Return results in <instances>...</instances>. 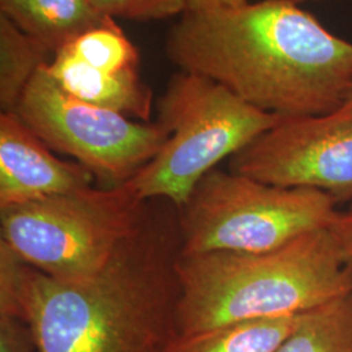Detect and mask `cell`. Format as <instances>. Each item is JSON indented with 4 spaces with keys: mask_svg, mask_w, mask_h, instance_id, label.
Here are the masks:
<instances>
[{
    "mask_svg": "<svg viewBox=\"0 0 352 352\" xmlns=\"http://www.w3.org/2000/svg\"><path fill=\"white\" fill-rule=\"evenodd\" d=\"M149 202L139 230L96 277L63 282L0 241V316L25 320L37 352H164L180 296L176 208Z\"/></svg>",
    "mask_w": 352,
    "mask_h": 352,
    "instance_id": "6da1fadb",
    "label": "cell"
},
{
    "mask_svg": "<svg viewBox=\"0 0 352 352\" xmlns=\"http://www.w3.org/2000/svg\"><path fill=\"white\" fill-rule=\"evenodd\" d=\"M166 52L180 71L282 118L331 113L352 98V42L292 0L187 11Z\"/></svg>",
    "mask_w": 352,
    "mask_h": 352,
    "instance_id": "7a4b0ae2",
    "label": "cell"
},
{
    "mask_svg": "<svg viewBox=\"0 0 352 352\" xmlns=\"http://www.w3.org/2000/svg\"><path fill=\"white\" fill-rule=\"evenodd\" d=\"M176 273L175 338L240 321L302 315L352 291L329 228L261 253L179 254Z\"/></svg>",
    "mask_w": 352,
    "mask_h": 352,
    "instance_id": "3957f363",
    "label": "cell"
},
{
    "mask_svg": "<svg viewBox=\"0 0 352 352\" xmlns=\"http://www.w3.org/2000/svg\"><path fill=\"white\" fill-rule=\"evenodd\" d=\"M157 107V122L168 131V139L129 182L144 201L162 200L176 209L219 162L280 119L206 77L183 71L171 78Z\"/></svg>",
    "mask_w": 352,
    "mask_h": 352,
    "instance_id": "277c9868",
    "label": "cell"
},
{
    "mask_svg": "<svg viewBox=\"0 0 352 352\" xmlns=\"http://www.w3.org/2000/svg\"><path fill=\"white\" fill-rule=\"evenodd\" d=\"M149 202L128 182L0 209L1 241L49 277L87 280L101 273L139 230Z\"/></svg>",
    "mask_w": 352,
    "mask_h": 352,
    "instance_id": "5b68a950",
    "label": "cell"
},
{
    "mask_svg": "<svg viewBox=\"0 0 352 352\" xmlns=\"http://www.w3.org/2000/svg\"><path fill=\"white\" fill-rule=\"evenodd\" d=\"M176 212L183 256L261 253L327 228L338 204L316 189L278 187L214 168Z\"/></svg>",
    "mask_w": 352,
    "mask_h": 352,
    "instance_id": "8992f818",
    "label": "cell"
},
{
    "mask_svg": "<svg viewBox=\"0 0 352 352\" xmlns=\"http://www.w3.org/2000/svg\"><path fill=\"white\" fill-rule=\"evenodd\" d=\"M42 67L16 113L51 151L69 155L104 188L119 187L149 164L168 139L160 122H133L123 113L77 100Z\"/></svg>",
    "mask_w": 352,
    "mask_h": 352,
    "instance_id": "52a82bcc",
    "label": "cell"
},
{
    "mask_svg": "<svg viewBox=\"0 0 352 352\" xmlns=\"http://www.w3.org/2000/svg\"><path fill=\"white\" fill-rule=\"evenodd\" d=\"M266 184L309 188L352 201V98L322 115L285 116L228 161Z\"/></svg>",
    "mask_w": 352,
    "mask_h": 352,
    "instance_id": "ba28073f",
    "label": "cell"
},
{
    "mask_svg": "<svg viewBox=\"0 0 352 352\" xmlns=\"http://www.w3.org/2000/svg\"><path fill=\"white\" fill-rule=\"evenodd\" d=\"M140 55L115 19L56 52L46 67L51 78L77 100L151 122L153 90L140 75Z\"/></svg>",
    "mask_w": 352,
    "mask_h": 352,
    "instance_id": "9c48e42d",
    "label": "cell"
},
{
    "mask_svg": "<svg viewBox=\"0 0 352 352\" xmlns=\"http://www.w3.org/2000/svg\"><path fill=\"white\" fill-rule=\"evenodd\" d=\"M96 177L64 161L26 126L16 111L0 113V209L93 187Z\"/></svg>",
    "mask_w": 352,
    "mask_h": 352,
    "instance_id": "30bf717a",
    "label": "cell"
},
{
    "mask_svg": "<svg viewBox=\"0 0 352 352\" xmlns=\"http://www.w3.org/2000/svg\"><path fill=\"white\" fill-rule=\"evenodd\" d=\"M0 13L54 55L107 17L90 0H0Z\"/></svg>",
    "mask_w": 352,
    "mask_h": 352,
    "instance_id": "8fae6325",
    "label": "cell"
},
{
    "mask_svg": "<svg viewBox=\"0 0 352 352\" xmlns=\"http://www.w3.org/2000/svg\"><path fill=\"white\" fill-rule=\"evenodd\" d=\"M302 315L240 321L174 338L164 352H276L298 327Z\"/></svg>",
    "mask_w": 352,
    "mask_h": 352,
    "instance_id": "7c38bea8",
    "label": "cell"
},
{
    "mask_svg": "<svg viewBox=\"0 0 352 352\" xmlns=\"http://www.w3.org/2000/svg\"><path fill=\"white\" fill-rule=\"evenodd\" d=\"M54 54L0 13V106L16 111L38 71L51 63Z\"/></svg>",
    "mask_w": 352,
    "mask_h": 352,
    "instance_id": "4fadbf2b",
    "label": "cell"
},
{
    "mask_svg": "<svg viewBox=\"0 0 352 352\" xmlns=\"http://www.w3.org/2000/svg\"><path fill=\"white\" fill-rule=\"evenodd\" d=\"M276 352H352V291L302 314Z\"/></svg>",
    "mask_w": 352,
    "mask_h": 352,
    "instance_id": "5bb4252c",
    "label": "cell"
},
{
    "mask_svg": "<svg viewBox=\"0 0 352 352\" xmlns=\"http://www.w3.org/2000/svg\"><path fill=\"white\" fill-rule=\"evenodd\" d=\"M90 3L103 16L135 21L164 20L187 12L186 0H90Z\"/></svg>",
    "mask_w": 352,
    "mask_h": 352,
    "instance_id": "9a60e30c",
    "label": "cell"
},
{
    "mask_svg": "<svg viewBox=\"0 0 352 352\" xmlns=\"http://www.w3.org/2000/svg\"><path fill=\"white\" fill-rule=\"evenodd\" d=\"M0 352H37L32 329L25 320L0 316Z\"/></svg>",
    "mask_w": 352,
    "mask_h": 352,
    "instance_id": "2e32d148",
    "label": "cell"
},
{
    "mask_svg": "<svg viewBox=\"0 0 352 352\" xmlns=\"http://www.w3.org/2000/svg\"><path fill=\"white\" fill-rule=\"evenodd\" d=\"M327 228L337 243L342 261L350 276L352 285V205L344 210L338 209Z\"/></svg>",
    "mask_w": 352,
    "mask_h": 352,
    "instance_id": "e0dca14e",
    "label": "cell"
},
{
    "mask_svg": "<svg viewBox=\"0 0 352 352\" xmlns=\"http://www.w3.org/2000/svg\"><path fill=\"white\" fill-rule=\"evenodd\" d=\"M186 3H187V11L202 12V11H215V10L240 7L247 3H251V0H186Z\"/></svg>",
    "mask_w": 352,
    "mask_h": 352,
    "instance_id": "ac0fdd59",
    "label": "cell"
},
{
    "mask_svg": "<svg viewBox=\"0 0 352 352\" xmlns=\"http://www.w3.org/2000/svg\"><path fill=\"white\" fill-rule=\"evenodd\" d=\"M292 1H295V3H302V1H316V0H292Z\"/></svg>",
    "mask_w": 352,
    "mask_h": 352,
    "instance_id": "d6986e66",
    "label": "cell"
}]
</instances>
